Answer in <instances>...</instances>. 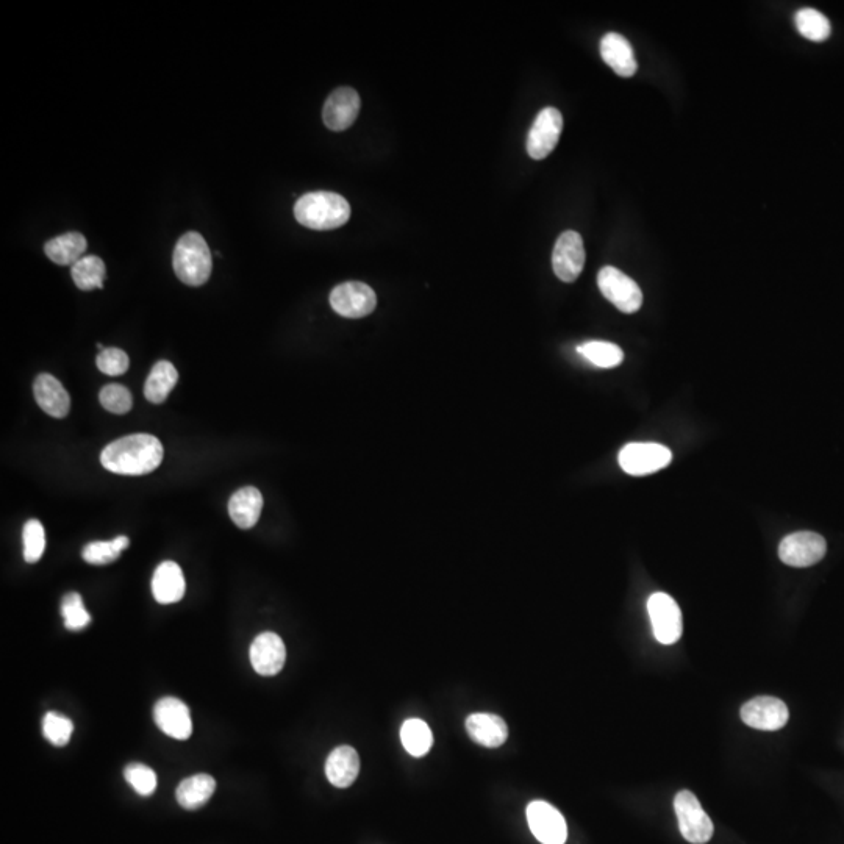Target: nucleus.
I'll return each instance as SVG.
<instances>
[{"mask_svg":"<svg viewBox=\"0 0 844 844\" xmlns=\"http://www.w3.org/2000/svg\"><path fill=\"white\" fill-rule=\"evenodd\" d=\"M469 737L485 748H499L507 741L508 727L504 719L491 713H474L466 719Z\"/></svg>","mask_w":844,"mask_h":844,"instance_id":"nucleus-20","label":"nucleus"},{"mask_svg":"<svg viewBox=\"0 0 844 844\" xmlns=\"http://www.w3.org/2000/svg\"><path fill=\"white\" fill-rule=\"evenodd\" d=\"M527 821L533 837L541 844H565L568 826L562 813L554 805L544 801L530 802L527 807Z\"/></svg>","mask_w":844,"mask_h":844,"instance_id":"nucleus-11","label":"nucleus"},{"mask_svg":"<svg viewBox=\"0 0 844 844\" xmlns=\"http://www.w3.org/2000/svg\"><path fill=\"white\" fill-rule=\"evenodd\" d=\"M330 305L344 318L360 319L376 310L377 296L366 283L346 282L333 288Z\"/></svg>","mask_w":844,"mask_h":844,"instance_id":"nucleus-8","label":"nucleus"},{"mask_svg":"<svg viewBox=\"0 0 844 844\" xmlns=\"http://www.w3.org/2000/svg\"><path fill=\"white\" fill-rule=\"evenodd\" d=\"M61 615L65 618L66 629L79 632L90 626L91 616L86 612L82 596L79 593H68L61 602Z\"/></svg>","mask_w":844,"mask_h":844,"instance_id":"nucleus-31","label":"nucleus"},{"mask_svg":"<svg viewBox=\"0 0 844 844\" xmlns=\"http://www.w3.org/2000/svg\"><path fill=\"white\" fill-rule=\"evenodd\" d=\"M124 777L127 784L140 794V796H151L157 790V774L154 769L143 763H130L124 769Z\"/></svg>","mask_w":844,"mask_h":844,"instance_id":"nucleus-34","label":"nucleus"},{"mask_svg":"<svg viewBox=\"0 0 844 844\" xmlns=\"http://www.w3.org/2000/svg\"><path fill=\"white\" fill-rule=\"evenodd\" d=\"M172 265L180 282L201 287L208 282L213 268L210 247L201 233L188 232L177 241Z\"/></svg>","mask_w":844,"mask_h":844,"instance_id":"nucleus-3","label":"nucleus"},{"mask_svg":"<svg viewBox=\"0 0 844 844\" xmlns=\"http://www.w3.org/2000/svg\"><path fill=\"white\" fill-rule=\"evenodd\" d=\"M216 790V780L210 774H196L180 782L177 787V802L186 810L204 807Z\"/></svg>","mask_w":844,"mask_h":844,"instance_id":"nucleus-23","label":"nucleus"},{"mask_svg":"<svg viewBox=\"0 0 844 844\" xmlns=\"http://www.w3.org/2000/svg\"><path fill=\"white\" fill-rule=\"evenodd\" d=\"M794 22L798 32L813 43H823L832 32L829 19L815 8H802L794 16Z\"/></svg>","mask_w":844,"mask_h":844,"instance_id":"nucleus-28","label":"nucleus"},{"mask_svg":"<svg viewBox=\"0 0 844 844\" xmlns=\"http://www.w3.org/2000/svg\"><path fill=\"white\" fill-rule=\"evenodd\" d=\"M99 399H101L102 407L115 415H126L132 410V394L119 383H110L102 388Z\"/></svg>","mask_w":844,"mask_h":844,"instance_id":"nucleus-35","label":"nucleus"},{"mask_svg":"<svg viewBox=\"0 0 844 844\" xmlns=\"http://www.w3.org/2000/svg\"><path fill=\"white\" fill-rule=\"evenodd\" d=\"M297 222L307 229L333 230L351 218V205L341 194L330 191L307 193L294 205Z\"/></svg>","mask_w":844,"mask_h":844,"instance_id":"nucleus-2","label":"nucleus"},{"mask_svg":"<svg viewBox=\"0 0 844 844\" xmlns=\"http://www.w3.org/2000/svg\"><path fill=\"white\" fill-rule=\"evenodd\" d=\"M72 732H74V724L71 719L60 713L49 712L43 719V734L49 743L54 746H66L71 740Z\"/></svg>","mask_w":844,"mask_h":844,"instance_id":"nucleus-33","label":"nucleus"},{"mask_svg":"<svg viewBox=\"0 0 844 844\" xmlns=\"http://www.w3.org/2000/svg\"><path fill=\"white\" fill-rule=\"evenodd\" d=\"M555 276L565 283L576 282L585 266V247L579 233L566 230L555 243L552 254Z\"/></svg>","mask_w":844,"mask_h":844,"instance_id":"nucleus-12","label":"nucleus"},{"mask_svg":"<svg viewBox=\"0 0 844 844\" xmlns=\"http://www.w3.org/2000/svg\"><path fill=\"white\" fill-rule=\"evenodd\" d=\"M33 393L41 410L52 418H66L71 410V397L60 380L51 374H40L33 383Z\"/></svg>","mask_w":844,"mask_h":844,"instance_id":"nucleus-17","label":"nucleus"},{"mask_svg":"<svg viewBox=\"0 0 844 844\" xmlns=\"http://www.w3.org/2000/svg\"><path fill=\"white\" fill-rule=\"evenodd\" d=\"M71 274L80 290H102L105 277H107V268H105L102 258L96 257V255H88L72 266Z\"/></svg>","mask_w":844,"mask_h":844,"instance_id":"nucleus-26","label":"nucleus"},{"mask_svg":"<svg viewBox=\"0 0 844 844\" xmlns=\"http://www.w3.org/2000/svg\"><path fill=\"white\" fill-rule=\"evenodd\" d=\"M563 116L557 108L546 107L538 113L527 138V152L533 160L548 157L560 140Z\"/></svg>","mask_w":844,"mask_h":844,"instance_id":"nucleus-10","label":"nucleus"},{"mask_svg":"<svg viewBox=\"0 0 844 844\" xmlns=\"http://www.w3.org/2000/svg\"><path fill=\"white\" fill-rule=\"evenodd\" d=\"M360 773V757L351 746L333 749L327 757L326 776L337 788L351 787Z\"/></svg>","mask_w":844,"mask_h":844,"instance_id":"nucleus-21","label":"nucleus"},{"mask_svg":"<svg viewBox=\"0 0 844 844\" xmlns=\"http://www.w3.org/2000/svg\"><path fill=\"white\" fill-rule=\"evenodd\" d=\"M602 60L621 77H632L638 69L632 44L619 33L610 32L601 41Z\"/></svg>","mask_w":844,"mask_h":844,"instance_id":"nucleus-19","label":"nucleus"},{"mask_svg":"<svg viewBox=\"0 0 844 844\" xmlns=\"http://www.w3.org/2000/svg\"><path fill=\"white\" fill-rule=\"evenodd\" d=\"M179 380V372L171 362H158L144 385V396L152 404H163Z\"/></svg>","mask_w":844,"mask_h":844,"instance_id":"nucleus-25","label":"nucleus"},{"mask_svg":"<svg viewBox=\"0 0 844 844\" xmlns=\"http://www.w3.org/2000/svg\"><path fill=\"white\" fill-rule=\"evenodd\" d=\"M155 724L163 734L176 740H188L193 734L190 709L177 698H163L155 704Z\"/></svg>","mask_w":844,"mask_h":844,"instance_id":"nucleus-16","label":"nucleus"},{"mask_svg":"<svg viewBox=\"0 0 844 844\" xmlns=\"http://www.w3.org/2000/svg\"><path fill=\"white\" fill-rule=\"evenodd\" d=\"M185 590V576L176 562H163L155 569L152 593L158 604L169 605L182 601Z\"/></svg>","mask_w":844,"mask_h":844,"instance_id":"nucleus-18","label":"nucleus"},{"mask_svg":"<svg viewBox=\"0 0 844 844\" xmlns=\"http://www.w3.org/2000/svg\"><path fill=\"white\" fill-rule=\"evenodd\" d=\"M740 715L746 726L766 732L782 729L790 718L785 702L773 696L751 699L741 707Z\"/></svg>","mask_w":844,"mask_h":844,"instance_id":"nucleus-13","label":"nucleus"},{"mask_svg":"<svg viewBox=\"0 0 844 844\" xmlns=\"http://www.w3.org/2000/svg\"><path fill=\"white\" fill-rule=\"evenodd\" d=\"M401 740L408 754L413 757H422L432 748V730L421 719H408L402 726Z\"/></svg>","mask_w":844,"mask_h":844,"instance_id":"nucleus-27","label":"nucleus"},{"mask_svg":"<svg viewBox=\"0 0 844 844\" xmlns=\"http://www.w3.org/2000/svg\"><path fill=\"white\" fill-rule=\"evenodd\" d=\"M674 810L679 821L680 834L688 843L705 844L712 840V819L702 809L701 802L691 791L682 790L674 798Z\"/></svg>","mask_w":844,"mask_h":844,"instance_id":"nucleus-4","label":"nucleus"},{"mask_svg":"<svg viewBox=\"0 0 844 844\" xmlns=\"http://www.w3.org/2000/svg\"><path fill=\"white\" fill-rule=\"evenodd\" d=\"M618 462L630 476H649L673 462V454L662 444L630 443L619 452Z\"/></svg>","mask_w":844,"mask_h":844,"instance_id":"nucleus-5","label":"nucleus"},{"mask_svg":"<svg viewBox=\"0 0 844 844\" xmlns=\"http://www.w3.org/2000/svg\"><path fill=\"white\" fill-rule=\"evenodd\" d=\"M360 113V96L352 88H338L327 97L322 119L327 129L333 132H343L349 129Z\"/></svg>","mask_w":844,"mask_h":844,"instance_id":"nucleus-15","label":"nucleus"},{"mask_svg":"<svg viewBox=\"0 0 844 844\" xmlns=\"http://www.w3.org/2000/svg\"><path fill=\"white\" fill-rule=\"evenodd\" d=\"M97 368L107 376H122L126 374L130 366L129 355L118 347H105L104 351L97 355Z\"/></svg>","mask_w":844,"mask_h":844,"instance_id":"nucleus-36","label":"nucleus"},{"mask_svg":"<svg viewBox=\"0 0 844 844\" xmlns=\"http://www.w3.org/2000/svg\"><path fill=\"white\" fill-rule=\"evenodd\" d=\"M598 287L605 299L623 313L638 312L643 305V293L638 283L613 266H605L599 271Z\"/></svg>","mask_w":844,"mask_h":844,"instance_id":"nucleus-6","label":"nucleus"},{"mask_svg":"<svg viewBox=\"0 0 844 844\" xmlns=\"http://www.w3.org/2000/svg\"><path fill=\"white\" fill-rule=\"evenodd\" d=\"M161 441L149 433H135L108 444L102 451L101 463L110 473L121 476H144L163 462Z\"/></svg>","mask_w":844,"mask_h":844,"instance_id":"nucleus-1","label":"nucleus"},{"mask_svg":"<svg viewBox=\"0 0 844 844\" xmlns=\"http://www.w3.org/2000/svg\"><path fill=\"white\" fill-rule=\"evenodd\" d=\"M129 544V538L124 535H119L111 541H94V543L86 544L82 557L90 565H108V563L116 562L121 557V552L129 548Z\"/></svg>","mask_w":844,"mask_h":844,"instance_id":"nucleus-29","label":"nucleus"},{"mask_svg":"<svg viewBox=\"0 0 844 844\" xmlns=\"http://www.w3.org/2000/svg\"><path fill=\"white\" fill-rule=\"evenodd\" d=\"M577 352L598 368H616L624 360V352L621 351V347L608 343V341H588V343L577 347Z\"/></svg>","mask_w":844,"mask_h":844,"instance_id":"nucleus-30","label":"nucleus"},{"mask_svg":"<svg viewBox=\"0 0 844 844\" xmlns=\"http://www.w3.org/2000/svg\"><path fill=\"white\" fill-rule=\"evenodd\" d=\"M249 657H251L252 668L255 669V673L265 677L276 676L285 666L287 649H285V643L277 633H260L252 641Z\"/></svg>","mask_w":844,"mask_h":844,"instance_id":"nucleus-14","label":"nucleus"},{"mask_svg":"<svg viewBox=\"0 0 844 844\" xmlns=\"http://www.w3.org/2000/svg\"><path fill=\"white\" fill-rule=\"evenodd\" d=\"M22 541H24L26 562H38L46 551V532H44L43 524L38 519L27 521L24 530H22Z\"/></svg>","mask_w":844,"mask_h":844,"instance_id":"nucleus-32","label":"nucleus"},{"mask_svg":"<svg viewBox=\"0 0 844 844\" xmlns=\"http://www.w3.org/2000/svg\"><path fill=\"white\" fill-rule=\"evenodd\" d=\"M263 496L255 487H244L229 501V515L240 529H252L262 515Z\"/></svg>","mask_w":844,"mask_h":844,"instance_id":"nucleus-22","label":"nucleus"},{"mask_svg":"<svg viewBox=\"0 0 844 844\" xmlns=\"http://www.w3.org/2000/svg\"><path fill=\"white\" fill-rule=\"evenodd\" d=\"M652 630L659 643L665 646L677 643L682 637L684 623L679 604L669 594L654 593L648 601Z\"/></svg>","mask_w":844,"mask_h":844,"instance_id":"nucleus-7","label":"nucleus"},{"mask_svg":"<svg viewBox=\"0 0 844 844\" xmlns=\"http://www.w3.org/2000/svg\"><path fill=\"white\" fill-rule=\"evenodd\" d=\"M86 251V238L79 232H68L44 244V252L60 266H74Z\"/></svg>","mask_w":844,"mask_h":844,"instance_id":"nucleus-24","label":"nucleus"},{"mask_svg":"<svg viewBox=\"0 0 844 844\" xmlns=\"http://www.w3.org/2000/svg\"><path fill=\"white\" fill-rule=\"evenodd\" d=\"M827 552L826 540L815 532L791 533L780 541L779 557L785 565L807 568L823 560Z\"/></svg>","mask_w":844,"mask_h":844,"instance_id":"nucleus-9","label":"nucleus"}]
</instances>
